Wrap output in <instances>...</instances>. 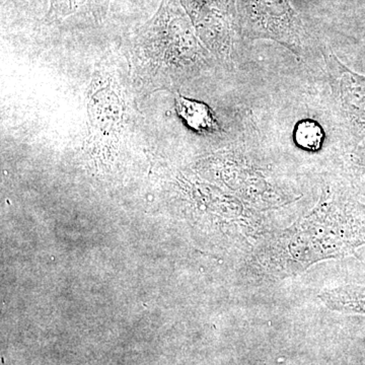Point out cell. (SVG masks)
I'll list each match as a JSON object with an SVG mask.
<instances>
[{
  "label": "cell",
  "instance_id": "1",
  "mask_svg": "<svg viewBox=\"0 0 365 365\" xmlns=\"http://www.w3.org/2000/svg\"><path fill=\"white\" fill-rule=\"evenodd\" d=\"M283 232L267 252L265 270L273 275L299 273L316 262L347 254L342 227L327 222L321 210Z\"/></svg>",
  "mask_w": 365,
  "mask_h": 365
},
{
  "label": "cell",
  "instance_id": "2",
  "mask_svg": "<svg viewBox=\"0 0 365 365\" xmlns=\"http://www.w3.org/2000/svg\"><path fill=\"white\" fill-rule=\"evenodd\" d=\"M319 299L334 311L365 314V287L345 285L324 290Z\"/></svg>",
  "mask_w": 365,
  "mask_h": 365
},
{
  "label": "cell",
  "instance_id": "3",
  "mask_svg": "<svg viewBox=\"0 0 365 365\" xmlns=\"http://www.w3.org/2000/svg\"><path fill=\"white\" fill-rule=\"evenodd\" d=\"M176 109L178 115L194 131L205 133L218 129L212 110L204 103L179 95L176 97Z\"/></svg>",
  "mask_w": 365,
  "mask_h": 365
},
{
  "label": "cell",
  "instance_id": "4",
  "mask_svg": "<svg viewBox=\"0 0 365 365\" xmlns=\"http://www.w3.org/2000/svg\"><path fill=\"white\" fill-rule=\"evenodd\" d=\"M248 4L257 18L264 21L288 23L292 18L287 0H248Z\"/></svg>",
  "mask_w": 365,
  "mask_h": 365
},
{
  "label": "cell",
  "instance_id": "5",
  "mask_svg": "<svg viewBox=\"0 0 365 365\" xmlns=\"http://www.w3.org/2000/svg\"><path fill=\"white\" fill-rule=\"evenodd\" d=\"M294 140L302 150H319L324 141L323 128L313 120H304L295 126Z\"/></svg>",
  "mask_w": 365,
  "mask_h": 365
},
{
  "label": "cell",
  "instance_id": "6",
  "mask_svg": "<svg viewBox=\"0 0 365 365\" xmlns=\"http://www.w3.org/2000/svg\"><path fill=\"white\" fill-rule=\"evenodd\" d=\"M88 0H54V6L57 7L59 14H69L78 6L85 4Z\"/></svg>",
  "mask_w": 365,
  "mask_h": 365
}]
</instances>
